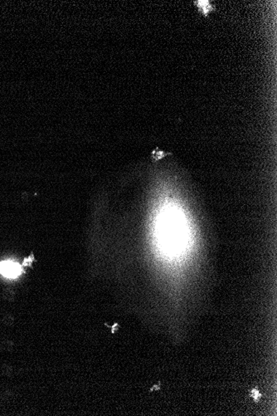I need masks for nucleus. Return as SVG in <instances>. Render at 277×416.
I'll return each mask as SVG.
<instances>
[{
	"label": "nucleus",
	"mask_w": 277,
	"mask_h": 416,
	"mask_svg": "<svg viewBox=\"0 0 277 416\" xmlns=\"http://www.w3.org/2000/svg\"><path fill=\"white\" fill-rule=\"evenodd\" d=\"M154 231L159 252L167 263L177 264L185 258L192 244L193 224L184 204L171 191L165 190L158 199Z\"/></svg>",
	"instance_id": "nucleus-1"
},
{
	"label": "nucleus",
	"mask_w": 277,
	"mask_h": 416,
	"mask_svg": "<svg viewBox=\"0 0 277 416\" xmlns=\"http://www.w3.org/2000/svg\"><path fill=\"white\" fill-rule=\"evenodd\" d=\"M0 273L9 279L18 277L21 273V267L13 262L0 263Z\"/></svg>",
	"instance_id": "nucleus-2"
},
{
	"label": "nucleus",
	"mask_w": 277,
	"mask_h": 416,
	"mask_svg": "<svg viewBox=\"0 0 277 416\" xmlns=\"http://www.w3.org/2000/svg\"><path fill=\"white\" fill-rule=\"evenodd\" d=\"M251 396H252V398L254 399V401H259L261 397H262V394L260 393V391L258 390H252L251 391Z\"/></svg>",
	"instance_id": "nucleus-3"
}]
</instances>
